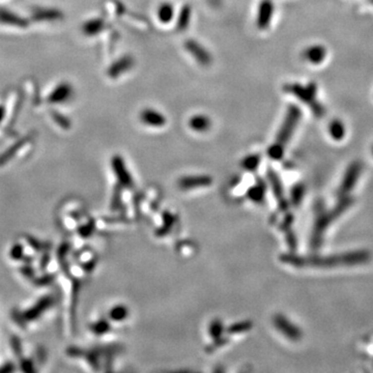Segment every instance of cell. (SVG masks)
<instances>
[{"label": "cell", "instance_id": "cell-1", "mask_svg": "<svg viewBox=\"0 0 373 373\" xmlns=\"http://www.w3.org/2000/svg\"><path fill=\"white\" fill-rule=\"evenodd\" d=\"M370 258V255L366 251H357L351 253H344L341 255L328 256V257H312L304 258L297 257L294 255H283L281 260L283 262L294 264L295 266H316V267H328V266H339V265H355L364 263Z\"/></svg>", "mask_w": 373, "mask_h": 373}, {"label": "cell", "instance_id": "cell-2", "mask_svg": "<svg viewBox=\"0 0 373 373\" xmlns=\"http://www.w3.org/2000/svg\"><path fill=\"white\" fill-rule=\"evenodd\" d=\"M302 110L295 104H290L287 107L283 123L280 126L276 136V142L285 146L290 138L293 137L297 126L302 119Z\"/></svg>", "mask_w": 373, "mask_h": 373}, {"label": "cell", "instance_id": "cell-3", "mask_svg": "<svg viewBox=\"0 0 373 373\" xmlns=\"http://www.w3.org/2000/svg\"><path fill=\"white\" fill-rule=\"evenodd\" d=\"M54 303H55L54 297L52 296L43 297L36 303V304H34V306H32L31 308L25 311L15 310L13 312V318L19 325L24 328L27 322L39 319L42 316L43 313H45L47 310L54 305Z\"/></svg>", "mask_w": 373, "mask_h": 373}, {"label": "cell", "instance_id": "cell-4", "mask_svg": "<svg viewBox=\"0 0 373 373\" xmlns=\"http://www.w3.org/2000/svg\"><path fill=\"white\" fill-rule=\"evenodd\" d=\"M352 201H353L352 198H344V199H342L341 204L337 205L332 212L323 214L318 217V219L316 220L315 227H314V231H313V237H312L313 245H318L320 243L323 231L326 229V227H328L329 224L333 222L338 216H340L347 207H349Z\"/></svg>", "mask_w": 373, "mask_h": 373}, {"label": "cell", "instance_id": "cell-5", "mask_svg": "<svg viewBox=\"0 0 373 373\" xmlns=\"http://www.w3.org/2000/svg\"><path fill=\"white\" fill-rule=\"evenodd\" d=\"M284 91L289 95H293L304 104H308L309 107L315 103L317 96V85L314 82H310L307 85L300 83H288L283 87Z\"/></svg>", "mask_w": 373, "mask_h": 373}, {"label": "cell", "instance_id": "cell-6", "mask_svg": "<svg viewBox=\"0 0 373 373\" xmlns=\"http://www.w3.org/2000/svg\"><path fill=\"white\" fill-rule=\"evenodd\" d=\"M184 47L186 51L188 52L197 63L202 66H208L213 62V56L203 45L197 42L194 39H188L185 41Z\"/></svg>", "mask_w": 373, "mask_h": 373}, {"label": "cell", "instance_id": "cell-7", "mask_svg": "<svg viewBox=\"0 0 373 373\" xmlns=\"http://www.w3.org/2000/svg\"><path fill=\"white\" fill-rule=\"evenodd\" d=\"M111 168L115 174L118 182L126 189H132L134 186V180L129 169L126 168L125 162L120 155H114L111 159Z\"/></svg>", "mask_w": 373, "mask_h": 373}, {"label": "cell", "instance_id": "cell-8", "mask_svg": "<svg viewBox=\"0 0 373 373\" xmlns=\"http://www.w3.org/2000/svg\"><path fill=\"white\" fill-rule=\"evenodd\" d=\"M273 322L275 328L286 338H288L289 340L298 341L301 339L302 331L297 325L289 321L288 318L282 315V314H277V315H275L273 318Z\"/></svg>", "mask_w": 373, "mask_h": 373}, {"label": "cell", "instance_id": "cell-9", "mask_svg": "<svg viewBox=\"0 0 373 373\" xmlns=\"http://www.w3.org/2000/svg\"><path fill=\"white\" fill-rule=\"evenodd\" d=\"M135 60L132 55L125 54L114 61L107 68V76L111 79H118L134 67Z\"/></svg>", "mask_w": 373, "mask_h": 373}, {"label": "cell", "instance_id": "cell-10", "mask_svg": "<svg viewBox=\"0 0 373 373\" xmlns=\"http://www.w3.org/2000/svg\"><path fill=\"white\" fill-rule=\"evenodd\" d=\"M361 171H362V165L359 162H354L348 166L342 180L341 186L339 188V194L341 196H345L352 191L360 178Z\"/></svg>", "mask_w": 373, "mask_h": 373}, {"label": "cell", "instance_id": "cell-11", "mask_svg": "<svg viewBox=\"0 0 373 373\" xmlns=\"http://www.w3.org/2000/svg\"><path fill=\"white\" fill-rule=\"evenodd\" d=\"M274 3L272 0H261L258 10L257 17H256V26L260 30H265L269 28L274 14Z\"/></svg>", "mask_w": 373, "mask_h": 373}, {"label": "cell", "instance_id": "cell-12", "mask_svg": "<svg viewBox=\"0 0 373 373\" xmlns=\"http://www.w3.org/2000/svg\"><path fill=\"white\" fill-rule=\"evenodd\" d=\"M213 184V179L209 176H186L178 181L181 190L188 191L198 188H206Z\"/></svg>", "mask_w": 373, "mask_h": 373}, {"label": "cell", "instance_id": "cell-13", "mask_svg": "<svg viewBox=\"0 0 373 373\" xmlns=\"http://www.w3.org/2000/svg\"><path fill=\"white\" fill-rule=\"evenodd\" d=\"M139 120L142 124L151 127H162L167 123L166 116L159 110L145 108L139 114Z\"/></svg>", "mask_w": 373, "mask_h": 373}, {"label": "cell", "instance_id": "cell-14", "mask_svg": "<svg viewBox=\"0 0 373 373\" xmlns=\"http://www.w3.org/2000/svg\"><path fill=\"white\" fill-rule=\"evenodd\" d=\"M74 96L73 86L67 83L62 82L57 85L48 97V101L51 104H63L68 102Z\"/></svg>", "mask_w": 373, "mask_h": 373}, {"label": "cell", "instance_id": "cell-15", "mask_svg": "<svg viewBox=\"0 0 373 373\" xmlns=\"http://www.w3.org/2000/svg\"><path fill=\"white\" fill-rule=\"evenodd\" d=\"M267 178H269V182L271 184L273 193L276 197L280 208L286 209L287 208V201H286L285 196H284L282 184H281V182H280V179L277 176V173L274 170L269 169V171H267Z\"/></svg>", "mask_w": 373, "mask_h": 373}, {"label": "cell", "instance_id": "cell-16", "mask_svg": "<svg viewBox=\"0 0 373 373\" xmlns=\"http://www.w3.org/2000/svg\"><path fill=\"white\" fill-rule=\"evenodd\" d=\"M326 56V49L321 45H312L302 53V57L312 64L321 63Z\"/></svg>", "mask_w": 373, "mask_h": 373}, {"label": "cell", "instance_id": "cell-17", "mask_svg": "<svg viewBox=\"0 0 373 373\" xmlns=\"http://www.w3.org/2000/svg\"><path fill=\"white\" fill-rule=\"evenodd\" d=\"M191 130L198 133H204L212 127V120L205 114H194L188 121Z\"/></svg>", "mask_w": 373, "mask_h": 373}, {"label": "cell", "instance_id": "cell-18", "mask_svg": "<svg viewBox=\"0 0 373 373\" xmlns=\"http://www.w3.org/2000/svg\"><path fill=\"white\" fill-rule=\"evenodd\" d=\"M32 18L36 21H57L63 18V14L60 9L39 7L32 10Z\"/></svg>", "mask_w": 373, "mask_h": 373}, {"label": "cell", "instance_id": "cell-19", "mask_svg": "<svg viewBox=\"0 0 373 373\" xmlns=\"http://www.w3.org/2000/svg\"><path fill=\"white\" fill-rule=\"evenodd\" d=\"M0 23L10 26H16V27H22L24 28L27 26L28 22L23 19L22 17L14 14L13 11L4 9L3 7H0Z\"/></svg>", "mask_w": 373, "mask_h": 373}, {"label": "cell", "instance_id": "cell-20", "mask_svg": "<svg viewBox=\"0 0 373 373\" xmlns=\"http://www.w3.org/2000/svg\"><path fill=\"white\" fill-rule=\"evenodd\" d=\"M106 21L103 18L89 19L82 25V32L87 37H96L106 28Z\"/></svg>", "mask_w": 373, "mask_h": 373}, {"label": "cell", "instance_id": "cell-21", "mask_svg": "<svg viewBox=\"0 0 373 373\" xmlns=\"http://www.w3.org/2000/svg\"><path fill=\"white\" fill-rule=\"evenodd\" d=\"M192 19V7L189 4H185L182 6L178 20H177V29L179 31H184L190 26V22Z\"/></svg>", "mask_w": 373, "mask_h": 373}, {"label": "cell", "instance_id": "cell-22", "mask_svg": "<svg viewBox=\"0 0 373 373\" xmlns=\"http://www.w3.org/2000/svg\"><path fill=\"white\" fill-rule=\"evenodd\" d=\"M174 17V7L170 2H163L157 10V18L162 24H168Z\"/></svg>", "mask_w": 373, "mask_h": 373}, {"label": "cell", "instance_id": "cell-23", "mask_svg": "<svg viewBox=\"0 0 373 373\" xmlns=\"http://www.w3.org/2000/svg\"><path fill=\"white\" fill-rule=\"evenodd\" d=\"M265 186L261 183L255 185L248 190L247 192V197L249 198V200L255 202V203H261L264 200L265 197Z\"/></svg>", "mask_w": 373, "mask_h": 373}, {"label": "cell", "instance_id": "cell-24", "mask_svg": "<svg viewBox=\"0 0 373 373\" xmlns=\"http://www.w3.org/2000/svg\"><path fill=\"white\" fill-rule=\"evenodd\" d=\"M329 133L331 137L337 141L342 140L345 136V126L339 120H334L329 124Z\"/></svg>", "mask_w": 373, "mask_h": 373}, {"label": "cell", "instance_id": "cell-25", "mask_svg": "<svg viewBox=\"0 0 373 373\" xmlns=\"http://www.w3.org/2000/svg\"><path fill=\"white\" fill-rule=\"evenodd\" d=\"M109 318L115 322H122L129 316V310L124 305H116L109 311Z\"/></svg>", "mask_w": 373, "mask_h": 373}, {"label": "cell", "instance_id": "cell-26", "mask_svg": "<svg viewBox=\"0 0 373 373\" xmlns=\"http://www.w3.org/2000/svg\"><path fill=\"white\" fill-rule=\"evenodd\" d=\"M260 161H261V158H260V155H257V154H254V155H249L247 157H245L242 162H241V165L242 167L247 170V171H255L256 169H257L259 167V164H260Z\"/></svg>", "mask_w": 373, "mask_h": 373}, {"label": "cell", "instance_id": "cell-27", "mask_svg": "<svg viewBox=\"0 0 373 373\" xmlns=\"http://www.w3.org/2000/svg\"><path fill=\"white\" fill-rule=\"evenodd\" d=\"M253 326V323L252 321L250 320H244V321H241V322H237V323H233L231 325H229L228 328L226 329V332L230 335H237V334H241V333H246L248 331H250L252 329Z\"/></svg>", "mask_w": 373, "mask_h": 373}, {"label": "cell", "instance_id": "cell-28", "mask_svg": "<svg viewBox=\"0 0 373 373\" xmlns=\"http://www.w3.org/2000/svg\"><path fill=\"white\" fill-rule=\"evenodd\" d=\"M110 329H111L110 321L104 319V318L99 319L98 321L91 323V325H90V331L97 336H102L104 334L108 333L110 331Z\"/></svg>", "mask_w": 373, "mask_h": 373}, {"label": "cell", "instance_id": "cell-29", "mask_svg": "<svg viewBox=\"0 0 373 373\" xmlns=\"http://www.w3.org/2000/svg\"><path fill=\"white\" fill-rule=\"evenodd\" d=\"M224 331H225L224 324L220 319H214L208 326V333L214 340L222 338Z\"/></svg>", "mask_w": 373, "mask_h": 373}, {"label": "cell", "instance_id": "cell-30", "mask_svg": "<svg viewBox=\"0 0 373 373\" xmlns=\"http://www.w3.org/2000/svg\"><path fill=\"white\" fill-rule=\"evenodd\" d=\"M284 148L285 146L275 142L269 148H267V156H269L272 160H276V161L282 159L284 156Z\"/></svg>", "mask_w": 373, "mask_h": 373}, {"label": "cell", "instance_id": "cell-31", "mask_svg": "<svg viewBox=\"0 0 373 373\" xmlns=\"http://www.w3.org/2000/svg\"><path fill=\"white\" fill-rule=\"evenodd\" d=\"M305 194V188L302 185L296 186L295 188L291 191V202H293L295 205H298L301 203L303 197H304Z\"/></svg>", "mask_w": 373, "mask_h": 373}, {"label": "cell", "instance_id": "cell-32", "mask_svg": "<svg viewBox=\"0 0 373 373\" xmlns=\"http://www.w3.org/2000/svg\"><path fill=\"white\" fill-rule=\"evenodd\" d=\"M9 256L14 260H21L24 258V250H23L22 245L19 243L15 244L9 251Z\"/></svg>", "mask_w": 373, "mask_h": 373}, {"label": "cell", "instance_id": "cell-33", "mask_svg": "<svg viewBox=\"0 0 373 373\" xmlns=\"http://www.w3.org/2000/svg\"><path fill=\"white\" fill-rule=\"evenodd\" d=\"M53 120L55 121V123L60 125L61 127H62V129L64 130H68L69 127H71V121H69L66 116L61 114V113H57V112H54L53 113Z\"/></svg>", "mask_w": 373, "mask_h": 373}, {"label": "cell", "instance_id": "cell-34", "mask_svg": "<svg viewBox=\"0 0 373 373\" xmlns=\"http://www.w3.org/2000/svg\"><path fill=\"white\" fill-rule=\"evenodd\" d=\"M27 243L30 245V246L37 251H41L43 249H46L48 250L50 245L48 243H43V242H40L39 240L34 239L32 237H27Z\"/></svg>", "mask_w": 373, "mask_h": 373}, {"label": "cell", "instance_id": "cell-35", "mask_svg": "<svg viewBox=\"0 0 373 373\" xmlns=\"http://www.w3.org/2000/svg\"><path fill=\"white\" fill-rule=\"evenodd\" d=\"M310 110H311L312 114L317 119H321L322 116H324V114H325L324 106L318 101H316L315 103L312 105V106H310Z\"/></svg>", "mask_w": 373, "mask_h": 373}, {"label": "cell", "instance_id": "cell-36", "mask_svg": "<svg viewBox=\"0 0 373 373\" xmlns=\"http://www.w3.org/2000/svg\"><path fill=\"white\" fill-rule=\"evenodd\" d=\"M10 344H11V347H13V351L14 353L16 354V356L21 359L23 358L22 357V346H21V341L18 337H11L10 339Z\"/></svg>", "mask_w": 373, "mask_h": 373}, {"label": "cell", "instance_id": "cell-37", "mask_svg": "<svg viewBox=\"0 0 373 373\" xmlns=\"http://www.w3.org/2000/svg\"><path fill=\"white\" fill-rule=\"evenodd\" d=\"M53 280H54L53 275H45V276L38 278L34 282H36V284L39 285V286H45V285H48V284L52 283Z\"/></svg>", "mask_w": 373, "mask_h": 373}, {"label": "cell", "instance_id": "cell-38", "mask_svg": "<svg viewBox=\"0 0 373 373\" xmlns=\"http://www.w3.org/2000/svg\"><path fill=\"white\" fill-rule=\"evenodd\" d=\"M19 360H20V362H19L20 367H21V369L23 371H25V372H32V371H34L33 365H32V363L30 362L29 360H27L25 358H21Z\"/></svg>", "mask_w": 373, "mask_h": 373}, {"label": "cell", "instance_id": "cell-39", "mask_svg": "<svg viewBox=\"0 0 373 373\" xmlns=\"http://www.w3.org/2000/svg\"><path fill=\"white\" fill-rule=\"evenodd\" d=\"M15 369H16V367L13 363L7 362V363L3 364L1 367H0V373H9V372L15 371Z\"/></svg>", "mask_w": 373, "mask_h": 373}, {"label": "cell", "instance_id": "cell-40", "mask_svg": "<svg viewBox=\"0 0 373 373\" xmlns=\"http://www.w3.org/2000/svg\"><path fill=\"white\" fill-rule=\"evenodd\" d=\"M21 273L24 275L26 278H32L34 276V271L31 266H29L28 264L23 266V269L21 270Z\"/></svg>", "mask_w": 373, "mask_h": 373}, {"label": "cell", "instance_id": "cell-41", "mask_svg": "<svg viewBox=\"0 0 373 373\" xmlns=\"http://www.w3.org/2000/svg\"><path fill=\"white\" fill-rule=\"evenodd\" d=\"M49 261H50V257H49V255L48 254H44V256H43V257H42V260H41V266L43 265V269H45V267L47 266V264H48L49 263Z\"/></svg>", "mask_w": 373, "mask_h": 373}, {"label": "cell", "instance_id": "cell-42", "mask_svg": "<svg viewBox=\"0 0 373 373\" xmlns=\"http://www.w3.org/2000/svg\"><path fill=\"white\" fill-rule=\"evenodd\" d=\"M3 115H4V110H3V108H2V107H0V122H1V121H2V119H3Z\"/></svg>", "mask_w": 373, "mask_h": 373}, {"label": "cell", "instance_id": "cell-43", "mask_svg": "<svg viewBox=\"0 0 373 373\" xmlns=\"http://www.w3.org/2000/svg\"><path fill=\"white\" fill-rule=\"evenodd\" d=\"M368 1H369L371 4H373V0H368Z\"/></svg>", "mask_w": 373, "mask_h": 373}, {"label": "cell", "instance_id": "cell-44", "mask_svg": "<svg viewBox=\"0 0 373 373\" xmlns=\"http://www.w3.org/2000/svg\"><path fill=\"white\" fill-rule=\"evenodd\" d=\"M372 153H373V148H372Z\"/></svg>", "mask_w": 373, "mask_h": 373}]
</instances>
